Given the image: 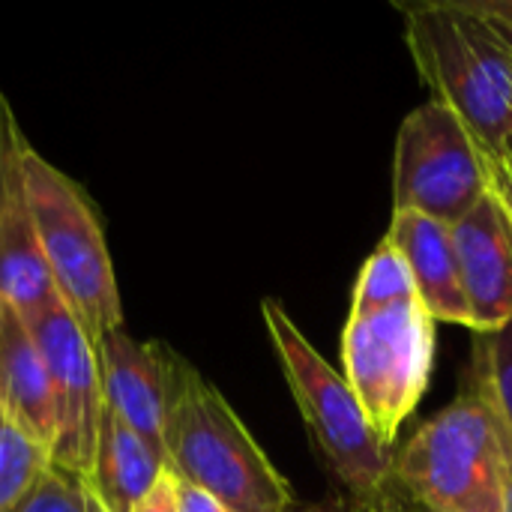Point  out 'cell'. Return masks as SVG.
Returning <instances> with one entry per match:
<instances>
[{
	"mask_svg": "<svg viewBox=\"0 0 512 512\" xmlns=\"http://www.w3.org/2000/svg\"><path fill=\"white\" fill-rule=\"evenodd\" d=\"M261 315L309 438L342 495L366 510L399 501L405 492L396 480V447L378 441L348 381L315 351L279 300L267 297Z\"/></svg>",
	"mask_w": 512,
	"mask_h": 512,
	"instance_id": "6da1fadb",
	"label": "cell"
},
{
	"mask_svg": "<svg viewBox=\"0 0 512 512\" xmlns=\"http://www.w3.org/2000/svg\"><path fill=\"white\" fill-rule=\"evenodd\" d=\"M162 450L165 471L228 512H288L297 504L228 399L186 360H177Z\"/></svg>",
	"mask_w": 512,
	"mask_h": 512,
	"instance_id": "7a4b0ae2",
	"label": "cell"
},
{
	"mask_svg": "<svg viewBox=\"0 0 512 512\" xmlns=\"http://www.w3.org/2000/svg\"><path fill=\"white\" fill-rule=\"evenodd\" d=\"M510 432L483 384L462 393L396 447L402 492L432 512H507Z\"/></svg>",
	"mask_w": 512,
	"mask_h": 512,
	"instance_id": "3957f363",
	"label": "cell"
},
{
	"mask_svg": "<svg viewBox=\"0 0 512 512\" xmlns=\"http://www.w3.org/2000/svg\"><path fill=\"white\" fill-rule=\"evenodd\" d=\"M405 42L432 99L447 105L495 159L512 138L510 57L459 0H417L399 6Z\"/></svg>",
	"mask_w": 512,
	"mask_h": 512,
	"instance_id": "277c9868",
	"label": "cell"
},
{
	"mask_svg": "<svg viewBox=\"0 0 512 512\" xmlns=\"http://www.w3.org/2000/svg\"><path fill=\"white\" fill-rule=\"evenodd\" d=\"M24 186L36 240L54 294L75 315L93 345L123 327L120 291L99 216L84 189L51 165L30 141L21 147Z\"/></svg>",
	"mask_w": 512,
	"mask_h": 512,
	"instance_id": "5b68a950",
	"label": "cell"
},
{
	"mask_svg": "<svg viewBox=\"0 0 512 512\" xmlns=\"http://www.w3.org/2000/svg\"><path fill=\"white\" fill-rule=\"evenodd\" d=\"M342 378L384 447H399L402 423L420 405L435 366V318L420 300L348 315Z\"/></svg>",
	"mask_w": 512,
	"mask_h": 512,
	"instance_id": "8992f818",
	"label": "cell"
},
{
	"mask_svg": "<svg viewBox=\"0 0 512 512\" xmlns=\"http://www.w3.org/2000/svg\"><path fill=\"white\" fill-rule=\"evenodd\" d=\"M486 192V159L468 126L438 99H426L396 135L393 213H423L453 225Z\"/></svg>",
	"mask_w": 512,
	"mask_h": 512,
	"instance_id": "52a82bcc",
	"label": "cell"
},
{
	"mask_svg": "<svg viewBox=\"0 0 512 512\" xmlns=\"http://www.w3.org/2000/svg\"><path fill=\"white\" fill-rule=\"evenodd\" d=\"M24 324L45 360L54 393L57 435L51 447V465L87 480L93 468L99 420L105 411L96 345L87 339L57 294L24 315Z\"/></svg>",
	"mask_w": 512,
	"mask_h": 512,
	"instance_id": "ba28073f",
	"label": "cell"
},
{
	"mask_svg": "<svg viewBox=\"0 0 512 512\" xmlns=\"http://www.w3.org/2000/svg\"><path fill=\"white\" fill-rule=\"evenodd\" d=\"M24 141L15 111L0 93V300L21 318L54 297L24 186Z\"/></svg>",
	"mask_w": 512,
	"mask_h": 512,
	"instance_id": "9c48e42d",
	"label": "cell"
},
{
	"mask_svg": "<svg viewBox=\"0 0 512 512\" xmlns=\"http://www.w3.org/2000/svg\"><path fill=\"white\" fill-rule=\"evenodd\" d=\"M96 360L105 408H111L165 462L162 432L180 357L162 342H138L120 327L99 339Z\"/></svg>",
	"mask_w": 512,
	"mask_h": 512,
	"instance_id": "30bf717a",
	"label": "cell"
},
{
	"mask_svg": "<svg viewBox=\"0 0 512 512\" xmlns=\"http://www.w3.org/2000/svg\"><path fill=\"white\" fill-rule=\"evenodd\" d=\"M453 228L471 333H495L512 321V216L486 192Z\"/></svg>",
	"mask_w": 512,
	"mask_h": 512,
	"instance_id": "8fae6325",
	"label": "cell"
},
{
	"mask_svg": "<svg viewBox=\"0 0 512 512\" xmlns=\"http://www.w3.org/2000/svg\"><path fill=\"white\" fill-rule=\"evenodd\" d=\"M387 240L405 258L420 306L444 324L471 330V312L462 291L453 228L423 213H393Z\"/></svg>",
	"mask_w": 512,
	"mask_h": 512,
	"instance_id": "7c38bea8",
	"label": "cell"
},
{
	"mask_svg": "<svg viewBox=\"0 0 512 512\" xmlns=\"http://www.w3.org/2000/svg\"><path fill=\"white\" fill-rule=\"evenodd\" d=\"M0 411L30 438L54 447L57 411L45 360L24 318L0 300Z\"/></svg>",
	"mask_w": 512,
	"mask_h": 512,
	"instance_id": "4fadbf2b",
	"label": "cell"
},
{
	"mask_svg": "<svg viewBox=\"0 0 512 512\" xmlns=\"http://www.w3.org/2000/svg\"><path fill=\"white\" fill-rule=\"evenodd\" d=\"M165 474L162 456L144 444L111 408L102 411L87 483L108 512H132Z\"/></svg>",
	"mask_w": 512,
	"mask_h": 512,
	"instance_id": "5bb4252c",
	"label": "cell"
},
{
	"mask_svg": "<svg viewBox=\"0 0 512 512\" xmlns=\"http://www.w3.org/2000/svg\"><path fill=\"white\" fill-rule=\"evenodd\" d=\"M411 300H417L411 270H408L405 258L399 255V249L384 237L378 243V249L366 258V264L357 276L354 297H351V315H369V312H381V309L411 303Z\"/></svg>",
	"mask_w": 512,
	"mask_h": 512,
	"instance_id": "9a60e30c",
	"label": "cell"
},
{
	"mask_svg": "<svg viewBox=\"0 0 512 512\" xmlns=\"http://www.w3.org/2000/svg\"><path fill=\"white\" fill-rule=\"evenodd\" d=\"M51 450L0 411V512H12L48 471Z\"/></svg>",
	"mask_w": 512,
	"mask_h": 512,
	"instance_id": "2e32d148",
	"label": "cell"
},
{
	"mask_svg": "<svg viewBox=\"0 0 512 512\" xmlns=\"http://www.w3.org/2000/svg\"><path fill=\"white\" fill-rule=\"evenodd\" d=\"M471 375L489 393L512 438V321L495 333H474Z\"/></svg>",
	"mask_w": 512,
	"mask_h": 512,
	"instance_id": "e0dca14e",
	"label": "cell"
},
{
	"mask_svg": "<svg viewBox=\"0 0 512 512\" xmlns=\"http://www.w3.org/2000/svg\"><path fill=\"white\" fill-rule=\"evenodd\" d=\"M12 512H108L93 495L90 483L57 465L36 480V486L21 498Z\"/></svg>",
	"mask_w": 512,
	"mask_h": 512,
	"instance_id": "ac0fdd59",
	"label": "cell"
},
{
	"mask_svg": "<svg viewBox=\"0 0 512 512\" xmlns=\"http://www.w3.org/2000/svg\"><path fill=\"white\" fill-rule=\"evenodd\" d=\"M486 174H489V192L512 216V138L495 159H486Z\"/></svg>",
	"mask_w": 512,
	"mask_h": 512,
	"instance_id": "d6986e66",
	"label": "cell"
},
{
	"mask_svg": "<svg viewBox=\"0 0 512 512\" xmlns=\"http://www.w3.org/2000/svg\"><path fill=\"white\" fill-rule=\"evenodd\" d=\"M132 512H177V477L165 471Z\"/></svg>",
	"mask_w": 512,
	"mask_h": 512,
	"instance_id": "ffe728a7",
	"label": "cell"
},
{
	"mask_svg": "<svg viewBox=\"0 0 512 512\" xmlns=\"http://www.w3.org/2000/svg\"><path fill=\"white\" fill-rule=\"evenodd\" d=\"M468 12H474L480 21H483V27L492 33V39L504 48V54L512 57V18H501V15H492V12H486V9H480L474 0H459Z\"/></svg>",
	"mask_w": 512,
	"mask_h": 512,
	"instance_id": "44dd1931",
	"label": "cell"
},
{
	"mask_svg": "<svg viewBox=\"0 0 512 512\" xmlns=\"http://www.w3.org/2000/svg\"><path fill=\"white\" fill-rule=\"evenodd\" d=\"M177 512H228L216 498H210L207 492L180 483L177 480Z\"/></svg>",
	"mask_w": 512,
	"mask_h": 512,
	"instance_id": "7402d4cb",
	"label": "cell"
},
{
	"mask_svg": "<svg viewBox=\"0 0 512 512\" xmlns=\"http://www.w3.org/2000/svg\"><path fill=\"white\" fill-rule=\"evenodd\" d=\"M288 512H372L354 501H348L345 495L327 498V501H315V504H294Z\"/></svg>",
	"mask_w": 512,
	"mask_h": 512,
	"instance_id": "603a6c76",
	"label": "cell"
},
{
	"mask_svg": "<svg viewBox=\"0 0 512 512\" xmlns=\"http://www.w3.org/2000/svg\"><path fill=\"white\" fill-rule=\"evenodd\" d=\"M372 512H432L426 510V507H420L417 501H411L408 495H402L399 501H393V504H387V507H378V510Z\"/></svg>",
	"mask_w": 512,
	"mask_h": 512,
	"instance_id": "cb8c5ba5",
	"label": "cell"
},
{
	"mask_svg": "<svg viewBox=\"0 0 512 512\" xmlns=\"http://www.w3.org/2000/svg\"><path fill=\"white\" fill-rule=\"evenodd\" d=\"M480 9L492 12V15H501V18H512V0H474Z\"/></svg>",
	"mask_w": 512,
	"mask_h": 512,
	"instance_id": "d4e9b609",
	"label": "cell"
},
{
	"mask_svg": "<svg viewBox=\"0 0 512 512\" xmlns=\"http://www.w3.org/2000/svg\"><path fill=\"white\" fill-rule=\"evenodd\" d=\"M507 512H512V444L510 456H507Z\"/></svg>",
	"mask_w": 512,
	"mask_h": 512,
	"instance_id": "484cf974",
	"label": "cell"
},
{
	"mask_svg": "<svg viewBox=\"0 0 512 512\" xmlns=\"http://www.w3.org/2000/svg\"><path fill=\"white\" fill-rule=\"evenodd\" d=\"M510 75H512V57H510Z\"/></svg>",
	"mask_w": 512,
	"mask_h": 512,
	"instance_id": "4316f807",
	"label": "cell"
}]
</instances>
